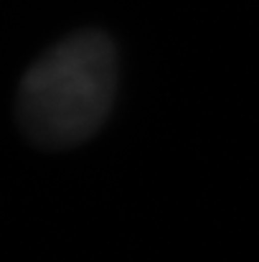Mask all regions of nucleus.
Listing matches in <instances>:
<instances>
[{
	"label": "nucleus",
	"instance_id": "nucleus-1",
	"mask_svg": "<svg viewBox=\"0 0 259 262\" xmlns=\"http://www.w3.org/2000/svg\"><path fill=\"white\" fill-rule=\"evenodd\" d=\"M117 89V49L99 31H82L49 49L23 74L18 122L41 148H72L107 120Z\"/></svg>",
	"mask_w": 259,
	"mask_h": 262
}]
</instances>
